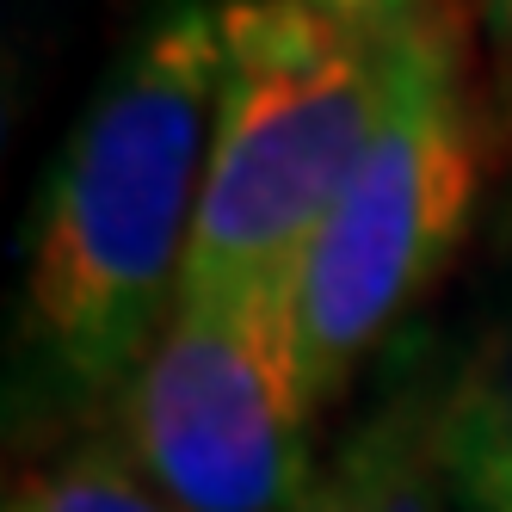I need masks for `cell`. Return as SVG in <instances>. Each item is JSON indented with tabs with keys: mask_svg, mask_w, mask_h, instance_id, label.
Returning a JSON list of instances; mask_svg holds the SVG:
<instances>
[{
	"mask_svg": "<svg viewBox=\"0 0 512 512\" xmlns=\"http://www.w3.org/2000/svg\"><path fill=\"white\" fill-rule=\"evenodd\" d=\"M309 512H457L432 457V383L389 395L321 463Z\"/></svg>",
	"mask_w": 512,
	"mask_h": 512,
	"instance_id": "6",
	"label": "cell"
},
{
	"mask_svg": "<svg viewBox=\"0 0 512 512\" xmlns=\"http://www.w3.org/2000/svg\"><path fill=\"white\" fill-rule=\"evenodd\" d=\"M309 420L290 272L179 290L99 408L105 445L186 512H309L321 482Z\"/></svg>",
	"mask_w": 512,
	"mask_h": 512,
	"instance_id": "4",
	"label": "cell"
},
{
	"mask_svg": "<svg viewBox=\"0 0 512 512\" xmlns=\"http://www.w3.org/2000/svg\"><path fill=\"white\" fill-rule=\"evenodd\" d=\"M475 25H482V44H488V75H494L500 118L512 124V0H475Z\"/></svg>",
	"mask_w": 512,
	"mask_h": 512,
	"instance_id": "8",
	"label": "cell"
},
{
	"mask_svg": "<svg viewBox=\"0 0 512 512\" xmlns=\"http://www.w3.org/2000/svg\"><path fill=\"white\" fill-rule=\"evenodd\" d=\"M438 0H216V130L179 290L297 266L401 99Z\"/></svg>",
	"mask_w": 512,
	"mask_h": 512,
	"instance_id": "2",
	"label": "cell"
},
{
	"mask_svg": "<svg viewBox=\"0 0 512 512\" xmlns=\"http://www.w3.org/2000/svg\"><path fill=\"white\" fill-rule=\"evenodd\" d=\"M432 457L457 512H512V309L475 327L432 383Z\"/></svg>",
	"mask_w": 512,
	"mask_h": 512,
	"instance_id": "5",
	"label": "cell"
},
{
	"mask_svg": "<svg viewBox=\"0 0 512 512\" xmlns=\"http://www.w3.org/2000/svg\"><path fill=\"white\" fill-rule=\"evenodd\" d=\"M7 512H186V506L149 488L105 438H81L50 463L25 469L7 488Z\"/></svg>",
	"mask_w": 512,
	"mask_h": 512,
	"instance_id": "7",
	"label": "cell"
},
{
	"mask_svg": "<svg viewBox=\"0 0 512 512\" xmlns=\"http://www.w3.org/2000/svg\"><path fill=\"white\" fill-rule=\"evenodd\" d=\"M475 198L482 118L463 75L457 7L438 0L414 38L395 112L290 266L297 364L315 414L352 389L364 358L438 284L475 216Z\"/></svg>",
	"mask_w": 512,
	"mask_h": 512,
	"instance_id": "3",
	"label": "cell"
},
{
	"mask_svg": "<svg viewBox=\"0 0 512 512\" xmlns=\"http://www.w3.org/2000/svg\"><path fill=\"white\" fill-rule=\"evenodd\" d=\"M216 0H149L68 124L19 241L13 426L99 414L186 284L210 130Z\"/></svg>",
	"mask_w": 512,
	"mask_h": 512,
	"instance_id": "1",
	"label": "cell"
}]
</instances>
